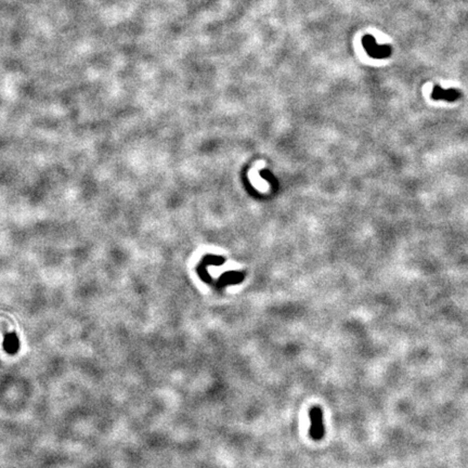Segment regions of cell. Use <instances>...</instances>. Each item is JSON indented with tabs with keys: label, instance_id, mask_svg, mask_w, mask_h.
<instances>
[{
	"label": "cell",
	"instance_id": "1",
	"mask_svg": "<svg viewBox=\"0 0 468 468\" xmlns=\"http://www.w3.org/2000/svg\"><path fill=\"white\" fill-rule=\"evenodd\" d=\"M309 418H310V437L319 441L324 437V424H323V411L320 406L316 405L311 407L309 411Z\"/></svg>",
	"mask_w": 468,
	"mask_h": 468
},
{
	"label": "cell",
	"instance_id": "2",
	"mask_svg": "<svg viewBox=\"0 0 468 468\" xmlns=\"http://www.w3.org/2000/svg\"><path fill=\"white\" fill-rule=\"evenodd\" d=\"M363 47L366 48L368 54L376 59H383L387 58L390 52H392V49H390L388 46H380L376 42L375 38L372 37L371 35H367L366 37H363Z\"/></svg>",
	"mask_w": 468,
	"mask_h": 468
},
{
	"label": "cell",
	"instance_id": "3",
	"mask_svg": "<svg viewBox=\"0 0 468 468\" xmlns=\"http://www.w3.org/2000/svg\"><path fill=\"white\" fill-rule=\"evenodd\" d=\"M458 97H459L458 91L454 89L444 90V89H441L439 86H436L431 93V98L433 100H446V101L453 102L456 99H458Z\"/></svg>",
	"mask_w": 468,
	"mask_h": 468
},
{
	"label": "cell",
	"instance_id": "4",
	"mask_svg": "<svg viewBox=\"0 0 468 468\" xmlns=\"http://www.w3.org/2000/svg\"><path fill=\"white\" fill-rule=\"evenodd\" d=\"M4 349L10 354H15L20 350V341L15 333H8L5 335Z\"/></svg>",
	"mask_w": 468,
	"mask_h": 468
}]
</instances>
